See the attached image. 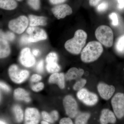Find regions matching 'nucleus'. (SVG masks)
<instances>
[{"mask_svg":"<svg viewBox=\"0 0 124 124\" xmlns=\"http://www.w3.org/2000/svg\"><path fill=\"white\" fill-rule=\"evenodd\" d=\"M87 38L86 32L82 29H79L76 31L73 38L65 42L64 47L72 54H79L85 46Z\"/></svg>","mask_w":124,"mask_h":124,"instance_id":"obj_1","label":"nucleus"},{"mask_svg":"<svg viewBox=\"0 0 124 124\" xmlns=\"http://www.w3.org/2000/svg\"><path fill=\"white\" fill-rule=\"evenodd\" d=\"M101 43L95 41H90L82 50L81 59L85 63H90L97 60L103 52Z\"/></svg>","mask_w":124,"mask_h":124,"instance_id":"obj_2","label":"nucleus"},{"mask_svg":"<svg viewBox=\"0 0 124 124\" xmlns=\"http://www.w3.org/2000/svg\"><path fill=\"white\" fill-rule=\"evenodd\" d=\"M95 37L99 42L106 47L112 46L113 42V31L108 26L102 25L95 31Z\"/></svg>","mask_w":124,"mask_h":124,"instance_id":"obj_3","label":"nucleus"},{"mask_svg":"<svg viewBox=\"0 0 124 124\" xmlns=\"http://www.w3.org/2000/svg\"><path fill=\"white\" fill-rule=\"evenodd\" d=\"M9 77L12 81L17 84H20L25 81L29 76V71L20 70L15 64L10 66L8 70Z\"/></svg>","mask_w":124,"mask_h":124,"instance_id":"obj_4","label":"nucleus"},{"mask_svg":"<svg viewBox=\"0 0 124 124\" xmlns=\"http://www.w3.org/2000/svg\"><path fill=\"white\" fill-rule=\"evenodd\" d=\"M112 106L115 115L118 119L122 118L124 116V94L117 93L112 99Z\"/></svg>","mask_w":124,"mask_h":124,"instance_id":"obj_5","label":"nucleus"},{"mask_svg":"<svg viewBox=\"0 0 124 124\" xmlns=\"http://www.w3.org/2000/svg\"><path fill=\"white\" fill-rule=\"evenodd\" d=\"M63 104L67 115L74 118L78 113V106L75 99L71 95H67L63 100Z\"/></svg>","mask_w":124,"mask_h":124,"instance_id":"obj_6","label":"nucleus"},{"mask_svg":"<svg viewBox=\"0 0 124 124\" xmlns=\"http://www.w3.org/2000/svg\"><path fill=\"white\" fill-rule=\"evenodd\" d=\"M28 20L26 17L21 16L20 17L10 21L9 23V28L15 33L20 34L27 27Z\"/></svg>","mask_w":124,"mask_h":124,"instance_id":"obj_7","label":"nucleus"},{"mask_svg":"<svg viewBox=\"0 0 124 124\" xmlns=\"http://www.w3.org/2000/svg\"><path fill=\"white\" fill-rule=\"evenodd\" d=\"M19 61L21 64L27 68L32 67L35 64L36 59L31 50L28 48L23 49L20 53Z\"/></svg>","mask_w":124,"mask_h":124,"instance_id":"obj_8","label":"nucleus"},{"mask_svg":"<svg viewBox=\"0 0 124 124\" xmlns=\"http://www.w3.org/2000/svg\"><path fill=\"white\" fill-rule=\"evenodd\" d=\"M27 32L29 34L31 42H36L47 38V35L44 30L37 27H30L28 28Z\"/></svg>","mask_w":124,"mask_h":124,"instance_id":"obj_9","label":"nucleus"},{"mask_svg":"<svg viewBox=\"0 0 124 124\" xmlns=\"http://www.w3.org/2000/svg\"><path fill=\"white\" fill-rule=\"evenodd\" d=\"M24 124H38L40 115L39 110L35 108H28L24 113Z\"/></svg>","mask_w":124,"mask_h":124,"instance_id":"obj_10","label":"nucleus"},{"mask_svg":"<svg viewBox=\"0 0 124 124\" xmlns=\"http://www.w3.org/2000/svg\"><path fill=\"white\" fill-rule=\"evenodd\" d=\"M52 11L54 16L58 19L63 18L72 13V9L67 4L57 6L52 8Z\"/></svg>","mask_w":124,"mask_h":124,"instance_id":"obj_11","label":"nucleus"},{"mask_svg":"<svg viewBox=\"0 0 124 124\" xmlns=\"http://www.w3.org/2000/svg\"><path fill=\"white\" fill-rule=\"evenodd\" d=\"M97 89L100 96L106 100H109L115 91V88L113 85H108L103 83H100L98 85Z\"/></svg>","mask_w":124,"mask_h":124,"instance_id":"obj_12","label":"nucleus"},{"mask_svg":"<svg viewBox=\"0 0 124 124\" xmlns=\"http://www.w3.org/2000/svg\"><path fill=\"white\" fill-rule=\"evenodd\" d=\"M101 124H114L116 121L115 114L109 109L105 108L102 111L100 117Z\"/></svg>","mask_w":124,"mask_h":124,"instance_id":"obj_13","label":"nucleus"},{"mask_svg":"<svg viewBox=\"0 0 124 124\" xmlns=\"http://www.w3.org/2000/svg\"><path fill=\"white\" fill-rule=\"evenodd\" d=\"M65 75L63 73H53L49 78L50 84H56L60 89H62L65 88Z\"/></svg>","mask_w":124,"mask_h":124,"instance_id":"obj_14","label":"nucleus"},{"mask_svg":"<svg viewBox=\"0 0 124 124\" xmlns=\"http://www.w3.org/2000/svg\"><path fill=\"white\" fill-rule=\"evenodd\" d=\"M84 71L82 69H78L75 67L70 68L65 75L67 80H78L84 75Z\"/></svg>","mask_w":124,"mask_h":124,"instance_id":"obj_15","label":"nucleus"},{"mask_svg":"<svg viewBox=\"0 0 124 124\" xmlns=\"http://www.w3.org/2000/svg\"><path fill=\"white\" fill-rule=\"evenodd\" d=\"M14 97L16 100L23 101L27 103L30 102L31 99L29 93L22 88H18L14 92Z\"/></svg>","mask_w":124,"mask_h":124,"instance_id":"obj_16","label":"nucleus"},{"mask_svg":"<svg viewBox=\"0 0 124 124\" xmlns=\"http://www.w3.org/2000/svg\"><path fill=\"white\" fill-rule=\"evenodd\" d=\"M10 53L9 45L7 41L0 38V58H4L9 56Z\"/></svg>","mask_w":124,"mask_h":124,"instance_id":"obj_17","label":"nucleus"},{"mask_svg":"<svg viewBox=\"0 0 124 124\" xmlns=\"http://www.w3.org/2000/svg\"><path fill=\"white\" fill-rule=\"evenodd\" d=\"M29 18L31 26H45L46 24V18L45 17L31 15H29Z\"/></svg>","mask_w":124,"mask_h":124,"instance_id":"obj_18","label":"nucleus"},{"mask_svg":"<svg viewBox=\"0 0 124 124\" xmlns=\"http://www.w3.org/2000/svg\"><path fill=\"white\" fill-rule=\"evenodd\" d=\"M17 4L15 0H0V8L12 10L15 9Z\"/></svg>","mask_w":124,"mask_h":124,"instance_id":"obj_19","label":"nucleus"},{"mask_svg":"<svg viewBox=\"0 0 124 124\" xmlns=\"http://www.w3.org/2000/svg\"><path fill=\"white\" fill-rule=\"evenodd\" d=\"M98 99L97 95L95 94L89 92L87 96L82 101L87 106H92L97 103Z\"/></svg>","mask_w":124,"mask_h":124,"instance_id":"obj_20","label":"nucleus"},{"mask_svg":"<svg viewBox=\"0 0 124 124\" xmlns=\"http://www.w3.org/2000/svg\"><path fill=\"white\" fill-rule=\"evenodd\" d=\"M13 111L16 121L18 123L22 122L24 117V113L21 107L18 104L15 105L13 107Z\"/></svg>","mask_w":124,"mask_h":124,"instance_id":"obj_21","label":"nucleus"},{"mask_svg":"<svg viewBox=\"0 0 124 124\" xmlns=\"http://www.w3.org/2000/svg\"><path fill=\"white\" fill-rule=\"evenodd\" d=\"M90 117L89 113H82L77 116L75 120V124H86Z\"/></svg>","mask_w":124,"mask_h":124,"instance_id":"obj_22","label":"nucleus"},{"mask_svg":"<svg viewBox=\"0 0 124 124\" xmlns=\"http://www.w3.org/2000/svg\"><path fill=\"white\" fill-rule=\"evenodd\" d=\"M46 70L49 73H54L58 72L60 70V67L57 63H46Z\"/></svg>","mask_w":124,"mask_h":124,"instance_id":"obj_23","label":"nucleus"},{"mask_svg":"<svg viewBox=\"0 0 124 124\" xmlns=\"http://www.w3.org/2000/svg\"><path fill=\"white\" fill-rule=\"evenodd\" d=\"M0 38L6 41H13L15 38V35L13 32L7 31L5 32L0 29Z\"/></svg>","mask_w":124,"mask_h":124,"instance_id":"obj_24","label":"nucleus"},{"mask_svg":"<svg viewBox=\"0 0 124 124\" xmlns=\"http://www.w3.org/2000/svg\"><path fill=\"white\" fill-rule=\"evenodd\" d=\"M116 51L120 53H124V35L117 40L116 44Z\"/></svg>","mask_w":124,"mask_h":124,"instance_id":"obj_25","label":"nucleus"},{"mask_svg":"<svg viewBox=\"0 0 124 124\" xmlns=\"http://www.w3.org/2000/svg\"><path fill=\"white\" fill-rule=\"evenodd\" d=\"M58 60L57 54L54 52H51L49 53L46 58V63H57Z\"/></svg>","mask_w":124,"mask_h":124,"instance_id":"obj_26","label":"nucleus"},{"mask_svg":"<svg viewBox=\"0 0 124 124\" xmlns=\"http://www.w3.org/2000/svg\"><path fill=\"white\" fill-rule=\"evenodd\" d=\"M86 80L82 78H80L78 80L75 84L73 85V89L76 91H79L83 88L86 84Z\"/></svg>","mask_w":124,"mask_h":124,"instance_id":"obj_27","label":"nucleus"},{"mask_svg":"<svg viewBox=\"0 0 124 124\" xmlns=\"http://www.w3.org/2000/svg\"><path fill=\"white\" fill-rule=\"evenodd\" d=\"M89 91L86 89L82 88L78 91L77 93V97L78 99L81 101L86 97Z\"/></svg>","mask_w":124,"mask_h":124,"instance_id":"obj_28","label":"nucleus"},{"mask_svg":"<svg viewBox=\"0 0 124 124\" xmlns=\"http://www.w3.org/2000/svg\"><path fill=\"white\" fill-rule=\"evenodd\" d=\"M28 4L31 8L37 10L40 7V0H28Z\"/></svg>","mask_w":124,"mask_h":124,"instance_id":"obj_29","label":"nucleus"},{"mask_svg":"<svg viewBox=\"0 0 124 124\" xmlns=\"http://www.w3.org/2000/svg\"><path fill=\"white\" fill-rule=\"evenodd\" d=\"M41 116L43 120L49 123H54L53 121L52 120L50 113L46 111H43L41 112Z\"/></svg>","mask_w":124,"mask_h":124,"instance_id":"obj_30","label":"nucleus"},{"mask_svg":"<svg viewBox=\"0 0 124 124\" xmlns=\"http://www.w3.org/2000/svg\"><path fill=\"white\" fill-rule=\"evenodd\" d=\"M44 88V85L42 82H38L36 84L32 85L31 89L35 92H39L42 91Z\"/></svg>","mask_w":124,"mask_h":124,"instance_id":"obj_31","label":"nucleus"},{"mask_svg":"<svg viewBox=\"0 0 124 124\" xmlns=\"http://www.w3.org/2000/svg\"><path fill=\"white\" fill-rule=\"evenodd\" d=\"M109 18L112 20V23L113 26H117L119 23L118 17L117 14L115 13H111L109 16Z\"/></svg>","mask_w":124,"mask_h":124,"instance_id":"obj_32","label":"nucleus"},{"mask_svg":"<svg viewBox=\"0 0 124 124\" xmlns=\"http://www.w3.org/2000/svg\"><path fill=\"white\" fill-rule=\"evenodd\" d=\"M108 2H104L99 5L97 7V10L99 12H103L106 10L108 8Z\"/></svg>","mask_w":124,"mask_h":124,"instance_id":"obj_33","label":"nucleus"},{"mask_svg":"<svg viewBox=\"0 0 124 124\" xmlns=\"http://www.w3.org/2000/svg\"><path fill=\"white\" fill-rule=\"evenodd\" d=\"M44 63L43 60H40L36 67V70L38 72L41 73L44 71Z\"/></svg>","mask_w":124,"mask_h":124,"instance_id":"obj_34","label":"nucleus"},{"mask_svg":"<svg viewBox=\"0 0 124 124\" xmlns=\"http://www.w3.org/2000/svg\"><path fill=\"white\" fill-rule=\"evenodd\" d=\"M0 89L7 93H9L10 91L9 86L4 82L0 81Z\"/></svg>","mask_w":124,"mask_h":124,"instance_id":"obj_35","label":"nucleus"},{"mask_svg":"<svg viewBox=\"0 0 124 124\" xmlns=\"http://www.w3.org/2000/svg\"><path fill=\"white\" fill-rule=\"evenodd\" d=\"M42 79V77L37 74H33L31 77V80L33 82H38Z\"/></svg>","mask_w":124,"mask_h":124,"instance_id":"obj_36","label":"nucleus"},{"mask_svg":"<svg viewBox=\"0 0 124 124\" xmlns=\"http://www.w3.org/2000/svg\"><path fill=\"white\" fill-rule=\"evenodd\" d=\"M20 42L23 45L28 44L31 43L29 40V37L26 35H24L21 37Z\"/></svg>","mask_w":124,"mask_h":124,"instance_id":"obj_37","label":"nucleus"},{"mask_svg":"<svg viewBox=\"0 0 124 124\" xmlns=\"http://www.w3.org/2000/svg\"><path fill=\"white\" fill-rule=\"evenodd\" d=\"M59 124H73L70 117H64L60 120Z\"/></svg>","mask_w":124,"mask_h":124,"instance_id":"obj_38","label":"nucleus"},{"mask_svg":"<svg viewBox=\"0 0 124 124\" xmlns=\"http://www.w3.org/2000/svg\"><path fill=\"white\" fill-rule=\"evenodd\" d=\"M50 114L54 122L58 119L59 116V113L56 110L52 111Z\"/></svg>","mask_w":124,"mask_h":124,"instance_id":"obj_39","label":"nucleus"},{"mask_svg":"<svg viewBox=\"0 0 124 124\" xmlns=\"http://www.w3.org/2000/svg\"><path fill=\"white\" fill-rule=\"evenodd\" d=\"M101 0H89V3L90 6H95L99 3Z\"/></svg>","mask_w":124,"mask_h":124,"instance_id":"obj_40","label":"nucleus"},{"mask_svg":"<svg viewBox=\"0 0 124 124\" xmlns=\"http://www.w3.org/2000/svg\"><path fill=\"white\" fill-rule=\"evenodd\" d=\"M118 1V7L120 9L124 8V0H117Z\"/></svg>","mask_w":124,"mask_h":124,"instance_id":"obj_41","label":"nucleus"},{"mask_svg":"<svg viewBox=\"0 0 124 124\" xmlns=\"http://www.w3.org/2000/svg\"><path fill=\"white\" fill-rule=\"evenodd\" d=\"M66 0H49L51 4H58L66 1Z\"/></svg>","mask_w":124,"mask_h":124,"instance_id":"obj_42","label":"nucleus"},{"mask_svg":"<svg viewBox=\"0 0 124 124\" xmlns=\"http://www.w3.org/2000/svg\"><path fill=\"white\" fill-rule=\"evenodd\" d=\"M39 50L37 49H35L32 50V54L34 56H38L40 54Z\"/></svg>","mask_w":124,"mask_h":124,"instance_id":"obj_43","label":"nucleus"},{"mask_svg":"<svg viewBox=\"0 0 124 124\" xmlns=\"http://www.w3.org/2000/svg\"><path fill=\"white\" fill-rule=\"evenodd\" d=\"M41 124H50L49 122H46V121H41Z\"/></svg>","mask_w":124,"mask_h":124,"instance_id":"obj_44","label":"nucleus"},{"mask_svg":"<svg viewBox=\"0 0 124 124\" xmlns=\"http://www.w3.org/2000/svg\"><path fill=\"white\" fill-rule=\"evenodd\" d=\"M0 124H7L6 122L0 120Z\"/></svg>","mask_w":124,"mask_h":124,"instance_id":"obj_45","label":"nucleus"},{"mask_svg":"<svg viewBox=\"0 0 124 124\" xmlns=\"http://www.w3.org/2000/svg\"><path fill=\"white\" fill-rule=\"evenodd\" d=\"M17 0L18 1H22V0Z\"/></svg>","mask_w":124,"mask_h":124,"instance_id":"obj_46","label":"nucleus"},{"mask_svg":"<svg viewBox=\"0 0 124 124\" xmlns=\"http://www.w3.org/2000/svg\"><path fill=\"white\" fill-rule=\"evenodd\" d=\"M0 98H1V96H0Z\"/></svg>","mask_w":124,"mask_h":124,"instance_id":"obj_47","label":"nucleus"}]
</instances>
